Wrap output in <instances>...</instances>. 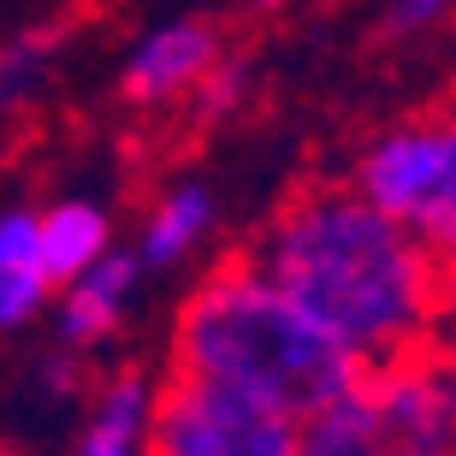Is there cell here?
Listing matches in <instances>:
<instances>
[{
	"instance_id": "cell-1",
	"label": "cell",
	"mask_w": 456,
	"mask_h": 456,
	"mask_svg": "<svg viewBox=\"0 0 456 456\" xmlns=\"http://www.w3.org/2000/svg\"><path fill=\"white\" fill-rule=\"evenodd\" d=\"M255 267L362 368L433 344V321L456 290V261L344 184L290 196L273 214Z\"/></svg>"
},
{
	"instance_id": "cell-2",
	"label": "cell",
	"mask_w": 456,
	"mask_h": 456,
	"mask_svg": "<svg viewBox=\"0 0 456 456\" xmlns=\"http://www.w3.org/2000/svg\"><path fill=\"white\" fill-rule=\"evenodd\" d=\"M355 368L362 362L326 338L255 267V255H225L172 321V373L267 403L290 421L332 403L355 379Z\"/></svg>"
},
{
	"instance_id": "cell-3",
	"label": "cell",
	"mask_w": 456,
	"mask_h": 456,
	"mask_svg": "<svg viewBox=\"0 0 456 456\" xmlns=\"http://www.w3.org/2000/svg\"><path fill=\"white\" fill-rule=\"evenodd\" d=\"M297 456H456V362L433 344L355 368L297 421Z\"/></svg>"
},
{
	"instance_id": "cell-4",
	"label": "cell",
	"mask_w": 456,
	"mask_h": 456,
	"mask_svg": "<svg viewBox=\"0 0 456 456\" xmlns=\"http://www.w3.org/2000/svg\"><path fill=\"white\" fill-rule=\"evenodd\" d=\"M142 456H297V421L172 373L149 403Z\"/></svg>"
},
{
	"instance_id": "cell-5",
	"label": "cell",
	"mask_w": 456,
	"mask_h": 456,
	"mask_svg": "<svg viewBox=\"0 0 456 456\" xmlns=\"http://www.w3.org/2000/svg\"><path fill=\"white\" fill-rule=\"evenodd\" d=\"M220 30L208 18H172L160 30H149L142 42L131 48L125 60V102L131 107H160V102H178L190 89L202 84V71L220 60Z\"/></svg>"
},
{
	"instance_id": "cell-6",
	"label": "cell",
	"mask_w": 456,
	"mask_h": 456,
	"mask_svg": "<svg viewBox=\"0 0 456 456\" xmlns=\"http://www.w3.org/2000/svg\"><path fill=\"white\" fill-rule=\"evenodd\" d=\"M142 261L136 255H102V261H89L77 279H66V303H60V332L71 344H95L107 338L131 303V285Z\"/></svg>"
},
{
	"instance_id": "cell-7",
	"label": "cell",
	"mask_w": 456,
	"mask_h": 456,
	"mask_svg": "<svg viewBox=\"0 0 456 456\" xmlns=\"http://www.w3.org/2000/svg\"><path fill=\"white\" fill-rule=\"evenodd\" d=\"M36 249H42V273L53 285H66L89 261L107 255V214L95 202H60L48 214H36Z\"/></svg>"
},
{
	"instance_id": "cell-8",
	"label": "cell",
	"mask_w": 456,
	"mask_h": 456,
	"mask_svg": "<svg viewBox=\"0 0 456 456\" xmlns=\"http://www.w3.org/2000/svg\"><path fill=\"white\" fill-rule=\"evenodd\" d=\"M48 290L53 279L42 273L36 214H0V326H24Z\"/></svg>"
},
{
	"instance_id": "cell-9",
	"label": "cell",
	"mask_w": 456,
	"mask_h": 456,
	"mask_svg": "<svg viewBox=\"0 0 456 456\" xmlns=\"http://www.w3.org/2000/svg\"><path fill=\"white\" fill-rule=\"evenodd\" d=\"M149 403L154 391L142 373H118L95 403V421L77 439V456H142V433H149Z\"/></svg>"
},
{
	"instance_id": "cell-10",
	"label": "cell",
	"mask_w": 456,
	"mask_h": 456,
	"mask_svg": "<svg viewBox=\"0 0 456 456\" xmlns=\"http://www.w3.org/2000/svg\"><path fill=\"white\" fill-rule=\"evenodd\" d=\"M208 225H214V196H208L202 184L167 190V196L154 202L149 225H142V249H136V261H142V267H172V261H184V255L202 243Z\"/></svg>"
},
{
	"instance_id": "cell-11",
	"label": "cell",
	"mask_w": 456,
	"mask_h": 456,
	"mask_svg": "<svg viewBox=\"0 0 456 456\" xmlns=\"http://www.w3.org/2000/svg\"><path fill=\"white\" fill-rule=\"evenodd\" d=\"M415 237L433 243L444 261H456V113L439 118V196H433V208H427V220Z\"/></svg>"
},
{
	"instance_id": "cell-12",
	"label": "cell",
	"mask_w": 456,
	"mask_h": 456,
	"mask_svg": "<svg viewBox=\"0 0 456 456\" xmlns=\"http://www.w3.org/2000/svg\"><path fill=\"white\" fill-rule=\"evenodd\" d=\"M48 53H53V30L18 36V42L0 48V107L30 102V89L42 84V71H48Z\"/></svg>"
},
{
	"instance_id": "cell-13",
	"label": "cell",
	"mask_w": 456,
	"mask_h": 456,
	"mask_svg": "<svg viewBox=\"0 0 456 456\" xmlns=\"http://www.w3.org/2000/svg\"><path fill=\"white\" fill-rule=\"evenodd\" d=\"M190 95H196V113L202 118H232L243 107V95H249V60L243 53H220Z\"/></svg>"
},
{
	"instance_id": "cell-14",
	"label": "cell",
	"mask_w": 456,
	"mask_h": 456,
	"mask_svg": "<svg viewBox=\"0 0 456 456\" xmlns=\"http://www.w3.org/2000/svg\"><path fill=\"white\" fill-rule=\"evenodd\" d=\"M444 12H451V0H391L386 18H379V30H386L391 42H409V36L439 30Z\"/></svg>"
},
{
	"instance_id": "cell-15",
	"label": "cell",
	"mask_w": 456,
	"mask_h": 456,
	"mask_svg": "<svg viewBox=\"0 0 456 456\" xmlns=\"http://www.w3.org/2000/svg\"><path fill=\"white\" fill-rule=\"evenodd\" d=\"M249 12H285V6H297V0H243Z\"/></svg>"
}]
</instances>
